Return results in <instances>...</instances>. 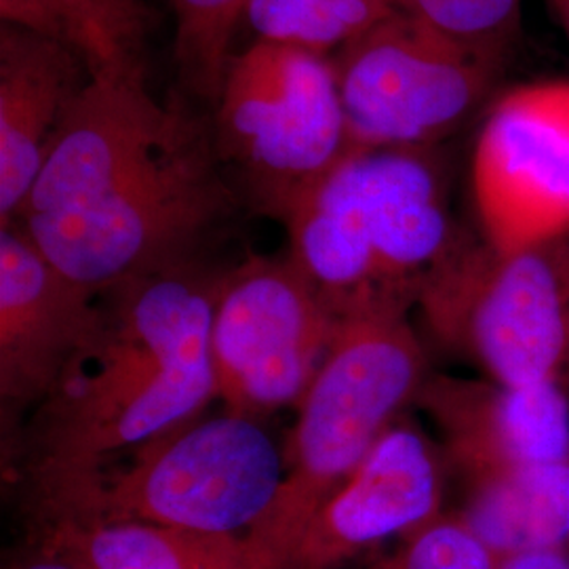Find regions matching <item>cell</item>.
I'll use <instances>...</instances> for the list:
<instances>
[{
	"instance_id": "1",
	"label": "cell",
	"mask_w": 569,
	"mask_h": 569,
	"mask_svg": "<svg viewBox=\"0 0 569 569\" xmlns=\"http://www.w3.org/2000/svg\"><path fill=\"white\" fill-rule=\"evenodd\" d=\"M218 287L220 277L188 260L100 293V323L32 427V489L93 472L197 420L216 399Z\"/></svg>"
},
{
	"instance_id": "2",
	"label": "cell",
	"mask_w": 569,
	"mask_h": 569,
	"mask_svg": "<svg viewBox=\"0 0 569 569\" xmlns=\"http://www.w3.org/2000/svg\"><path fill=\"white\" fill-rule=\"evenodd\" d=\"M289 258L333 315L411 305L462 241L427 148L352 150L284 222Z\"/></svg>"
},
{
	"instance_id": "3",
	"label": "cell",
	"mask_w": 569,
	"mask_h": 569,
	"mask_svg": "<svg viewBox=\"0 0 569 569\" xmlns=\"http://www.w3.org/2000/svg\"><path fill=\"white\" fill-rule=\"evenodd\" d=\"M427 382L407 306L369 302L338 315L326 361L300 401L272 509L249 529L287 569L315 512L397 425Z\"/></svg>"
},
{
	"instance_id": "4",
	"label": "cell",
	"mask_w": 569,
	"mask_h": 569,
	"mask_svg": "<svg viewBox=\"0 0 569 569\" xmlns=\"http://www.w3.org/2000/svg\"><path fill=\"white\" fill-rule=\"evenodd\" d=\"M129 462L32 489V523H146L243 533L272 509L283 453L253 418L192 420L129 451Z\"/></svg>"
},
{
	"instance_id": "5",
	"label": "cell",
	"mask_w": 569,
	"mask_h": 569,
	"mask_svg": "<svg viewBox=\"0 0 569 569\" xmlns=\"http://www.w3.org/2000/svg\"><path fill=\"white\" fill-rule=\"evenodd\" d=\"M220 164L213 138L201 129L82 203L13 222L61 272L102 293L188 262L194 243L237 201Z\"/></svg>"
},
{
	"instance_id": "6",
	"label": "cell",
	"mask_w": 569,
	"mask_h": 569,
	"mask_svg": "<svg viewBox=\"0 0 569 569\" xmlns=\"http://www.w3.org/2000/svg\"><path fill=\"white\" fill-rule=\"evenodd\" d=\"M211 138L249 201L284 224L352 152L333 58L258 39L230 60Z\"/></svg>"
},
{
	"instance_id": "7",
	"label": "cell",
	"mask_w": 569,
	"mask_h": 569,
	"mask_svg": "<svg viewBox=\"0 0 569 569\" xmlns=\"http://www.w3.org/2000/svg\"><path fill=\"white\" fill-rule=\"evenodd\" d=\"M418 302L489 380L569 385V239L502 253L462 237Z\"/></svg>"
},
{
	"instance_id": "8",
	"label": "cell",
	"mask_w": 569,
	"mask_h": 569,
	"mask_svg": "<svg viewBox=\"0 0 569 569\" xmlns=\"http://www.w3.org/2000/svg\"><path fill=\"white\" fill-rule=\"evenodd\" d=\"M352 150L428 148L496 87L505 60L395 11L333 58Z\"/></svg>"
},
{
	"instance_id": "9",
	"label": "cell",
	"mask_w": 569,
	"mask_h": 569,
	"mask_svg": "<svg viewBox=\"0 0 569 569\" xmlns=\"http://www.w3.org/2000/svg\"><path fill=\"white\" fill-rule=\"evenodd\" d=\"M336 326L338 317L291 258H249L220 277L211 323L216 399L253 420L300 403Z\"/></svg>"
},
{
	"instance_id": "10",
	"label": "cell",
	"mask_w": 569,
	"mask_h": 569,
	"mask_svg": "<svg viewBox=\"0 0 569 569\" xmlns=\"http://www.w3.org/2000/svg\"><path fill=\"white\" fill-rule=\"evenodd\" d=\"M472 192L496 251L569 239V81L515 87L489 108Z\"/></svg>"
},
{
	"instance_id": "11",
	"label": "cell",
	"mask_w": 569,
	"mask_h": 569,
	"mask_svg": "<svg viewBox=\"0 0 569 569\" xmlns=\"http://www.w3.org/2000/svg\"><path fill=\"white\" fill-rule=\"evenodd\" d=\"M199 131L182 110L157 102L138 58L100 66L63 112L18 218L82 203Z\"/></svg>"
},
{
	"instance_id": "12",
	"label": "cell",
	"mask_w": 569,
	"mask_h": 569,
	"mask_svg": "<svg viewBox=\"0 0 569 569\" xmlns=\"http://www.w3.org/2000/svg\"><path fill=\"white\" fill-rule=\"evenodd\" d=\"M100 293L70 279L18 222L0 232V397L42 406L100 323Z\"/></svg>"
},
{
	"instance_id": "13",
	"label": "cell",
	"mask_w": 569,
	"mask_h": 569,
	"mask_svg": "<svg viewBox=\"0 0 569 569\" xmlns=\"http://www.w3.org/2000/svg\"><path fill=\"white\" fill-rule=\"evenodd\" d=\"M441 460L418 428L395 425L305 529L287 569H340L443 510Z\"/></svg>"
},
{
	"instance_id": "14",
	"label": "cell",
	"mask_w": 569,
	"mask_h": 569,
	"mask_svg": "<svg viewBox=\"0 0 569 569\" xmlns=\"http://www.w3.org/2000/svg\"><path fill=\"white\" fill-rule=\"evenodd\" d=\"M416 403L443 432L448 458L467 483L569 460V385L507 387L435 376Z\"/></svg>"
},
{
	"instance_id": "15",
	"label": "cell",
	"mask_w": 569,
	"mask_h": 569,
	"mask_svg": "<svg viewBox=\"0 0 569 569\" xmlns=\"http://www.w3.org/2000/svg\"><path fill=\"white\" fill-rule=\"evenodd\" d=\"M81 56L34 32H0V218L11 224L41 176L61 117L84 87ZM87 66V63H84Z\"/></svg>"
},
{
	"instance_id": "16",
	"label": "cell",
	"mask_w": 569,
	"mask_h": 569,
	"mask_svg": "<svg viewBox=\"0 0 569 569\" xmlns=\"http://www.w3.org/2000/svg\"><path fill=\"white\" fill-rule=\"evenodd\" d=\"M32 542L82 569H283L251 533H207L146 523L37 521Z\"/></svg>"
},
{
	"instance_id": "17",
	"label": "cell",
	"mask_w": 569,
	"mask_h": 569,
	"mask_svg": "<svg viewBox=\"0 0 569 569\" xmlns=\"http://www.w3.org/2000/svg\"><path fill=\"white\" fill-rule=\"evenodd\" d=\"M467 486L456 515L493 557L569 547V460L515 468Z\"/></svg>"
},
{
	"instance_id": "18",
	"label": "cell",
	"mask_w": 569,
	"mask_h": 569,
	"mask_svg": "<svg viewBox=\"0 0 569 569\" xmlns=\"http://www.w3.org/2000/svg\"><path fill=\"white\" fill-rule=\"evenodd\" d=\"M0 16L4 26L68 44L89 72L138 58L143 32L138 0H0Z\"/></svg>"
},
{
	"instance_id": "19",
	"label": "cell",
	"mask_w": 569,
	"mask_h": 569,
	"mask_svg": "<svg viewBox=\"0 0 569 569\" xmlns=\"http://www.w3.org/2000/svg\"><path fill=\"white\" fill-rule=\"evenodd\" d=\"M395 11L392 0H249L244 18L262 41L329 56Z\"/></svg>"
},
{
	"instance_id": "20",
	"label": "cell",
	"mask_w": 569,
	"mask_h": 569,
	"mask_svg": "<svg viewBox=\"0 0 569 569\" xmlns=\"http://www.w3.org/2000/svg\"><path fill=\"white\" fill-rule=\"evenodd\" d=\"M249 0H171L176 11V58L192 93L218 102L232 39Z\"/></svg>"
},
{
	"instance_id": "21",
	"label": "cell",
	"mask_w": 569,
	"mask_h": 569,
	"mask_svg": "<svg viewBox=\"0 0 569 569\" xmlns=\"http://www.w3.org/2000/svg\"><path fill=\"white\" fill-rule=\"evenodd\" d=\"M397 11L507 61L521 32V0H392Z\"/></svg>"
},
{
	"instance_id": "22",
	"label": "cell",
	"mask_w": 569,
	"mask_h": 569,
	"mask_svg": "<svg viewBox=\"0 0 569 569\" xmlns=\"http://www.w3.org/2000/svg\"><path fill=\"white\" fill-rule=\"evenodd\" d=\"M359 569H496V557L456 512H441Z\"/></svg>"
},
{
	"instance_id": "23",
	"label": "cell",
	"mask_w": 569,
	"mask_h": 569,
	"mask_svg": "<svg viewBox=\"0 0 569 569\" xmlns=\"http://www.w3.org/2000/svg\"><path fill=\"white\" fill-rule=\"evenodd\" d=\"M496 569H569V547L521 550L496 557Z\"/></svg>"
},
{
	"instance_id": "24",
	"label": "cell",
	"mask_w": 569,
	"mask_h": 569,
	"mask_svg": "<svg viewBox=\"0 0 569 569\" xmlns=\"http://www.w3.org/2000/svg\"><path fill=\"white\" fill-rule=\"evenodd\" d=\"M7 569H82L70 559L61 557L56 550L47 549L39 542H30V547L21 550L18 557L11 559Z\"/></svg>"
},
{
	"instance_id": "25",
	"label": "cell",
	"mask_w": 569,
	"mask_h": 569,
	"mask_svg": "<svg viewBox=\"0 0 569 569\" xmlns=\"http://www.w3.org/2000/svg\"><path fill=\"white\" fill-rule=\"evenodd\" d=\"M549 2L552 11H555V16H557V20L561 21V26H563V30H566L569 39V0H549Z\"/></svg>"
}]
</instances>
